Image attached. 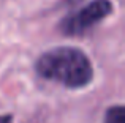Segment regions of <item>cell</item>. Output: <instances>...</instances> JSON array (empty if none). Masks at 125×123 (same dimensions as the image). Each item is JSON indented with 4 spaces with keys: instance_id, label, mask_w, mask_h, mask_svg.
<instances>
[{
    "instance_id": "cell-4",
    "label": "cell",
    "mask_w": 125,
    "mask_h": 123,
    "mask_svg": "<svg viewBox=\"0 0 125 123\" xmlns=\"http://www.w3.org/2000/svg\"><path fill=\"white\" fill-rule=\"evenodd\" d=\"M0 123H14L11 115H0Z\"/></svg>"
},
{
    "instance_id": "cell-3",
    "label": "cell",
    "mask_w": 125,
    "mask_h": 123,
    "mask_svg": "<svg viewBox=\"0 0 125 123\" xmlns=\"http://www.w3.org/2000/svg\"><path fill=\"white\" fill-rule=\"evenodd\" d=\"M103 123H125V109L124 106H111L104 114Z\"/></svg>"
},
{
    "instance_id": "cell-2",
    "label": "cell",
    "mask_w": 125,
    "mask_h": 123,
    "mask_svg": "<svg viewBox=\"0 0 125 123\" xmlns=\"http://www.w3.org/2000/svg\"><path fill=\"white\" fill-rule=\"evenodd\" d=\"M111 13H113V3L109 0H92L81 9L62 19L59 28L67 36H81L97 24H100Z\"/></svg>"
},
{
    "instance_id": "cell-1",
    "label": "cell",
    "mask_w": 125,
    "mask_h": 123,
    "mask_svg": "<svg viewBox=\"0 0 125 123\" xmlns=\"http://www.w3.org/2000/svg\"><path fill=\"white\" fill-rule=\"evenodd\" d=\"M35 71L43 79L73 90L84 88L94 79L90 59L73 46H59L43 52L35 62Z\"/></svg>"
}]
</instances>
